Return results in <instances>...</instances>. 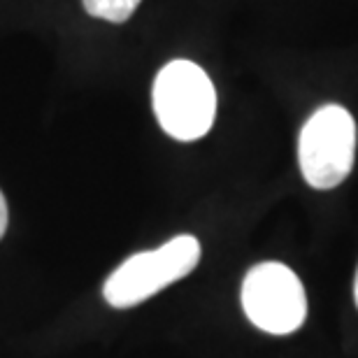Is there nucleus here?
<instances>
[{
  "mask_svg": "<svg viewBox=\"0 0 358 358\" xmlns=\"http://www.w3.org/2000/svg\"><path fill=\"white\" fill-rule=\"evenodd\" d=\"M154 112L161 128L179 142H193L210 133L217 117V91L193 61H170L154 82Z\"/></svg>",
  "mask_w": 358,
  "mask_h": 358,
  "instance_id": "1",
  "label": "nucleus"
},
{
  "mask_svg": "<svg viewBox=\"0 0 358 358\" xmlns=\"http://www.w3.org/2000/svg\"><path fill=\"white\" fill-rule=\"evenodd\" d=\"M200 242L193 235H177L166 245L140 252L126 259L121 266L107 277L103 296L117 310H128L170 284L184 279L200 261Z\"/></svg>",
  "mask_w": 358,
  "mask_h": 358,
  "instance_id": "2",
  "label": "nucleus"
},
{
  "mask_svg": "<svg viewBox=\"0 0 358 358\" xmlns=\"http://www.w3.org/2000/svg\"><path fill=\"white\" fill-rule=\"evenodd\" d=\"M356 124L342 105H324L305 121L298 138V163L312 189L340 186L354 168Z\"/></svg>",
  "mask_w": 358,
  "mask_h": 358,
  "instance_id": "3",
  "label": "nucleus"
},
{
  "mask_svg": "<svg viewBox=\"0 0 358 358\" xmlns=\"http://www.w3.org/2000/svg\"><path fill=\"white\" fill-rule=\"evenodd\" d=\"M240 298L247 319L263 333L291 335L305 324V286L284 263L268 261L254 266L245 275Z\"/></svg>",
  "mask_w": 358,
  "mask_h": 358,
  "instance_id": "4",
  "label": "nucleus"
},
{
  "mask_svg": "<svg viewBox=\"0 0 358 358\" xmlns=\"http://www.w3.org/2000/svg\"><path fill=\"white\" fill-rule=\"evenodd\" d=\"M138 5L140 0H84V10L91 17L114 21V24L131 19V14L138 10Z\"/></svg>",
  "mask_w": 358,
  "mask_h": 358,
  "instance_id": "5",
  "label": "nucleus"
},
{
  "mask_svg": "<svg viewBox=\"0 0 358 358\" xmlns=\"http://www.w3.org/2000/svg\"><path fill=\"white\" fill-rule=\"evenodd\" d=\"M7 221H10V212H7V200L3 196V191H0V240H3V235L7 231Z\"/></svg>",
  "mask_w": 358,
  "mask_h": 358,
  "instance_id": "6",
  "label": "nucleus"
},
{
  "mask_svg": "<svg viewBox=\"0 0 358 358\" xmlns=\"http://www.w3.org/2000/svg\"><path fill=\"white\" fill-rule=\"evenodd\" d=\"M354 300H356V307H358V272H356V279H354Z\"/></svg>",
  "mask_w": 358,
  "mask_h": 358,
  "instance_id": "7",
  "label": "nucleus"
}]
</instances>
